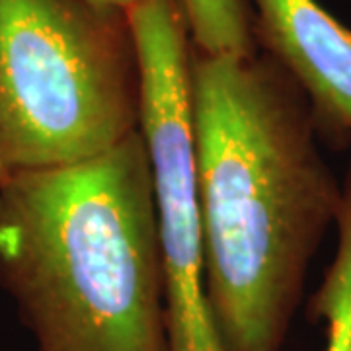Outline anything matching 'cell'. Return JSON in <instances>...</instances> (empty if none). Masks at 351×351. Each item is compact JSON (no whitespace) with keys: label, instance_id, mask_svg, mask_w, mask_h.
<instances>
[{"label":"cell","instance_id":"cell-5","mask_svg":"<svg viewBox=\"0 0 351 351\" xmlns=\"http://www.w3.org/2000/svg\"><path fill=\"white\" fill-rule=\"evenodd\" d=\"M258 49L274 57L311 101L322 141H351V27L318 0H248Z\"/></svg>","mask_w":351,"mask_h":351},{"label":"cell","instance_id":"cell-4","mask_svg":"<svg viewBox=\"0 0 351 351\" xmlns=\"http://www.w3.org/2000/svg\"><path fill=\"white\" fill-rule=\"evenodd\" d=\"M127 14L143 73L141 133L154 180L170 351H225L205 291L188 24L178 0H141Z\"/></svg>","mask_w":351,"mask_h":351},{"label":"cell","instance_id":"cell-9","mask_svg":"<svg viewBox=\"0 0 351 351\" xmlns=\"http://www.w3.org/2000/svg\"><path fill=\"white\" fill-rule=\"evenodd\" d=\"M6 176H8V172H6V168L2 166V160H0V184L6 180Z\"/></svg>","mask_w":351,"mask_h":351},{"label":"cell","instance_id":"cell-3","mask_svg":"<svg viewBox=\"0 0 351 351\" xmlns=\"http://www.w3.org/2000/svg\"><path fill=\"white\" fill-rule=\"evenodd\" d=\"M143 73L127 10L0 0V160L6 172L94 158L141 131Z\"/></svg>","mask_w":351,"mask_h":351},{"label":"cell","instance_id":"cell-2","mask_svg":"<svg viewBox=\"0 0 351 351\" xmlns=\"http://www.w3.org/2000/svg\"><path fill=\"white\" fill-rule=\"evenodd\" d=\"M0 287L38 351H170L143 133L0 184Z\"/></svg>","mask_w":351,"mask_h":351},{"label":"cell","instance_id":"cell-6","mask_svg":"<svg viewBox=\"0 0 351 351\" xmlns=\"http://www.w3.org/2000/svg\"><path fill=\"white\" fill-rule=\"evenodd\" d=\"M336 254L306 304L308 320L322 322L324 351H351V162L341 180L336 219Z\"/></svg>","mask_w":351,"mask_h":351},{"label":"cell","instance_id":"cell-7","mask_svg":"<svg viewBox=\"0 0 351 351\" xmlns=\"http://www.w3.org/2000/svg\"><path fill=\"white\" fill-rule=\"evenodd\" d=\"M193 49L205 55H254L258 43L248 0H178Z\"/></svg>","mask_w":351,"mask_h":351},{"label":"cell","instance_id":"cell-1","mask_svg":"<svg viewBox=\"0 0 351 351\" xmlns=\"http://www.w3.org/2000/svg\"><path fill=\"white\" fill-rule=\"evenodd\" d=\"M205 291L225 351H283L341 207L301 86L274 57L189 61Z\"/></svg>","mask_w":351,"mask_h":351},{"label":"cell","instance_id":"cell-8","mask_svg":"<svg viewBox=\"0 0 351 351\" xmlns=\"http://www.w3.org/2000/svg\"><path fill=\"white\" fill-rule=\"evenodd\" d=\"M96 2L106 4V6H113V8H119V10H129L135 4H138L141 0H96Z\"/></svg>","mask_w":351,"mask_h":351}]
</instances>
